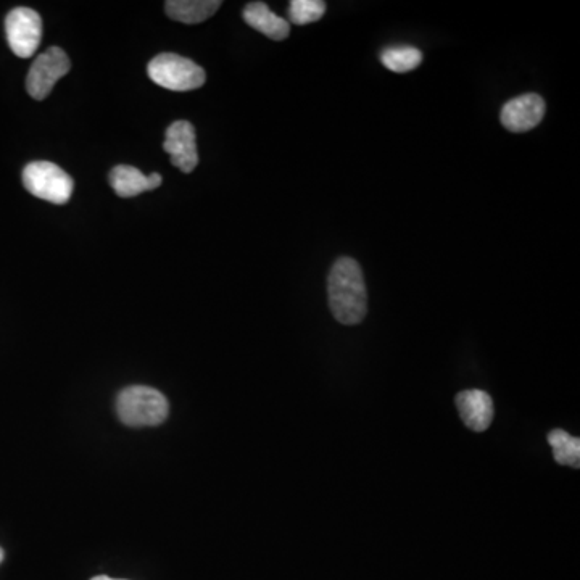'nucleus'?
<instances>
[{
  "mask_svg": "<svg viewBox=\"0 0 580 580\" xmlns=\"http://www.w3.org/2000/svg\"><path fill=\"white\" fill-rule=\"evenodd\" d=\"M328 299L332 315L345 326H355L368 313V290L358 261L342 257L332 265L328 278Z\"/></svg>",
  "mask_w": 580,
  "mask_h": 580,
  "instance_id": "1",
  "label": "nucleus"
},
{
  "mask_svg": "<svg viewBox=\"0 0 580 580\" xmlns=\"http://www.w3.org/2000/svg\"><path fill=\"white\" fill-rule=\"evenodd\" d=\"M168 411L165 395L152 387H126L116 398L118 418L129 427L158 426L168 418Z\"/></svg>",
  "mask_w": 580,
  "mask_h": 580,
  "instance_id": "2",
  "label": "nucleus"
},
{
  "mask_svg": "<svg viewBox=\"0 0 580 580\" xmlns=\"http://www.w3.org/2000/svg\"><path fill=\"white\" fill-rule=\"evenodd\" d=\"M147 73L155 84L174 92L199 89L207 78L197 63L176 54H160L152 58Z\"/></svg>",
  "mask_w": 580,
  "mask_h": 580,
  "instance_id": "3",
  "label": "nucleus"
},
{
  "mask_svg": "<svg viewBox=\"0 0 580 580\" xmlns=\"http://www.w3.org/2000/svg\"><path fill=\"white\" fill-rule=\"evenodd\" d=\"M23 184L26 191L38 199L63 205L73 194V179L67 171L52 162H33L23 170Z\"/></svg>",
  "mask_w": 580,
  "mask_h": 580,
  "instance_id": "4",
  "label": "nucleus"
},
{
  "mask_svg": "<svg viewBox=\"0 0 580 580\" xmlns=\"http://www.w3.org/2000/svg\"><path fill=\"white\" fill-rule=\"evenodd\" d=\"M71 70V62L65 50L60 47H50L39 55L29 68L26 76V91L36 100L49 97L58 79L67 76Z\"/></svg>",
  "mask_w": 580,
  "mask_h": 580,
  "instance_id": "5",
  "label": "nucleus"
},
{
  "mask_svg": "<svg viewBox=\"0 0 580 580\" xmlns=\"http://www.w3.org/2000/svg\"><path fill=\"white\" fill-rule=\"evenodd\" d=\"M5 34L13 54L33 57L42 39V18L36 10L18 7L5 18Z\"/></svg>",
  "mask_w": 580,
  "mask_h": 580,
  "instance_id": "6",
  "label": "nucleus"
},
{
  "mask_svg": "<svg viewBox=\"0 0 580 580\" xmlns=\"http://www.w3.org/2000/svg\"><path fill=\"white\" fill-rule=\"evenodd\" d=\"M163 149L166 154H170L171 163L183 173H192L199 165L197 136L189 121H174L168 126Z\"/></svg>",
  "mask_w": 580,
  "mask_h": 580,
  "instance_id": "7",
  "label": "nucleus"
},
{
  "mask_svg": "<svg viewBox=\"0 0 580 580\" xmlns=\"http://www.w3.org/2000/svg\"><path fill=\"white\" fill-rule=\"evenodd\" d=\"M545 110L547 105L539 94H524L503 105L500 120L511 133H527L540 125Z\"/></svg>",
  "mask_w": 580,
  "mask_h": 580,
  "instance_id": "8",
  "label": "nucleus"
},
{
  "mask_svg": "<svg viewBox=\"0 0 580 580\" xmlns=\"http://www.w3.org/2000/svg\"><path fill=\"white\" fill-rule=\"evenodd\" d=\"M455 403L464 426L474 432L489 429L495 415V406L487 392L477 389L464 390L456 395Z\"/></svg>",
  "mask_w": 580,
  "mask_h": 580,
  "instance_id": "9",
  "label": "nucleus"
},
{
  "mask_svg": "<svg viewBox=\"0 0 580 580\" xmlns=\"http://www.w3.org/2000/svg\"><path fill=\"white\" fill-rule=\"evenodd\" d=\"M108 181L112 184L113 191L123 199H131L147 191H155L162 186L163 179L158 173L145 176L142 171L134 166L118 165L108 174Z\"/></svg>",
  "mask_w": 580,
  "mask_h": 580,
  "instance_id": "10",
  "label": "nucleus"
},
{
  "mask_svg": "<svg viewBox=\"0 0 580 580\" xmlns=\"http://www.w3.org/2000/svg\"><path fill=\"white\" fill-rule=\"evenodd\" d=\"M242 15H244L247 25L257 29L258 33L265 34L266 38L273 39V41H284V39L289 38V21L271 12L270 7L263 2H252V4L245 5Z\"/></svg>",
  "mask_w": 580,
  "mask_h": 580,
  "instance_id": "11",
  "label": "nucleus"
},
{
  "mask_svg": "<svg viewBox=\"0 0 580 580\" xmlns=\"http://www.w3.org/2000/svg\"><path fill=\"white\" fill-rule=\"evenodd\" d=\"M221 7L220 0H168L166 15L186 25H197L213 17Z\"/></svg>",
  "mask_w": 580,
  "mask_h": 580,
  "instance_id": "12",
  "label": "nucleus"
},
{
  "mask_svg": "<svg viewBox=\"0 0 580 580\" xmlns=\"http://www.w3.org/2000/svg\"><path fill=\"white\" fill-rule=\"evenodd\" d=\"M548 444H550L551 452L555 456V461L563 466H572V468H580V439L579 437H572L566 431L555 429L547 435Z\"/></svg>",
  "mask_w": 580,
  "mask_h": 580,
  "instance_id": "13",
  "label": "nucleus"
},
{
  "mask_svg": "<svg viewBox=\"0 0 580 580\" xmlns=\"http://www.w3.org/2000/svg\"><path fill=\"white\" fill-rule=\"evenodd\" d=\"M381 62L387 70L394 73L413 71L423 63V52L416 47H389L381 55Z\"/></svg>",
  "mask_w": 580,
  "mask_h": 580,
  "instance_id": "14",
  "label": "nucleus"
},
{
  "mask_svg": "<svg viewBox=\"0 0 580 580\" xmlns=\"http://www.w3.org/2000/svg\"><path fill=\"white\" fill-rule=\"evenodd\" d=\"M326 13L323 0H292L289 5V18L294 25H310L321 20Z\"/></svg>",
  "mask_w": 580,
  "mask_h": 580,
  "instance_id": "15",
  "label": "nucleus"
},
{
  "mask_svg": "<svg viewBox=\"0 0 580 580\" xmlns=\"http://www.w3.org/2000/svg\"><path fill=\"white\" fill-rule=\"evenodd\" d=\"M91 580H125V579H112V577H108V576H96V577H92Z\"/></svg>",
  "mask_w": 580,
  "mask_h": 580,
  "instance_id": "16",
  "label": "nucleus"
},
{
  "mask_svg": "<svg viewBox=\"0 0 580 580\" xmlns=\"http://www.w3.org/2000/svg\"><path fill=\"white\" fill-rule=\"evenodd\" d=\"M2 561H4V550L0 548V563H2Z\"/></svg>",
  "mask_w": 580,
  "mask_h": 580,
  "instance_id": "17",
  "label": "nucleus"
}]
</instances>
